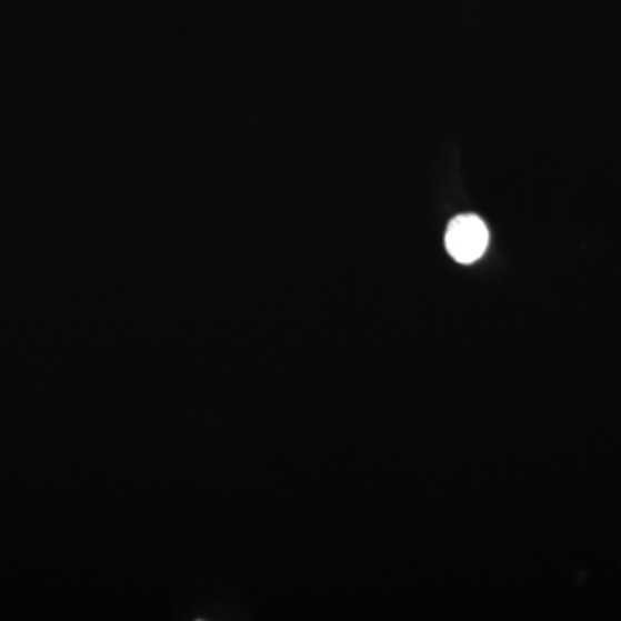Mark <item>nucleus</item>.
Returning a JSON list of instances; mask_svg holds the SVG:
<instances>
[{
	"label": "nucleus",
	"mask_w": 621,
	"mask_h": 621,
	"mask_svg": "<svg viewBox=\"0 0 621 621\" xmlns=\"http://www.w3.org/2000/svg\"><path fill=\"white\" fill-rule=\"evenodd\" d=\"M489 246V230L475 214H461L449 223L445 248L461 264L475 263Z\"/></svg>",
	"instance_id": "1"
}]
</instances>
